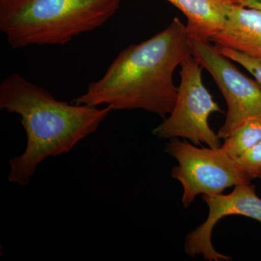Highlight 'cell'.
<instances>
[{
	"label": "cell",
	"mask_w": 261,
	"mask_h": 261,
	"mask_svg": "<svg viewBox=\"0 0 261 261\" xmlns=\"http://www.w3.org/2000/svg\"><path fill=\"white\" fill-rule=\"evenodd\" d=\"M190 37L177 17L162 32L121 51L104 75L72 103L114 111L140 109L163 120L172 112L178 87L173 73L191 53Z\"/></svg>",
	"instance_id": "obj_1"
},
{
	"label": "cell",
	"mask_w": 261,
	"mask_h": 261,
	"mask_svg": "<svg viewBox=\"0 0 261 261\" xmlns=\"http://www.w3.org/2000/svg\"><path fill=\"white\" fill-rule=\"evenodd\" d=\"M0 108L19 115L27 135L25 151L9 161L8 181L20 186L28 185L43 161L70 152L97 132L112 111L58 100L18 73L0 84Z\"/></svg>",
	"instance_id": "obj_2"
},
{
	"label": "cell",
	"mask_w": 261,
	"mask_h": 261,
	"mask_svg": "<svg viewBox=\"0 0 261 261\" xmlns=\"http://www.w3.org/2000/svg\"><path fill=\"white\" fill-rule=\"evenodd\" d=\"M122 0H0V30L13 49L67 44L108 22Z\"/></svg>",
	"instance_id": "obj_3"
},
{
	"label": "cell",
	"mask_w": 261,
	"mask_h": 261,
	"mask_svg": "<svg viewBox=\"0 0 261 261\" xmlns=\"http://www.w3.org/2000/svg\"><path fill=\"white\" fill-rule=\"evenodd\" d=\"M165 152L177 161L171 176L183 187L181 202L187 208L199 195L222 194L228 187L249 185L252 180L236 160L221 148H198L186 140L171 139Z\"/></svg>",
	"instance_id": "obj_4"
},
{
	"label": "cell",
	"mask_w": 261,
	"mask_h": 261,
	"mask_svg": "<svg viewBox=\"0 0 261 261\" xmlns=\"http://www.w3.org/2000/svg\"><path fill=\"white\" fill-rule=\"evenodd\" d=\"M181 82L172 112L152 130L159 139L181 138L194 145L204 143L211 148L221 147V139L209 126L208 118L214 113H222L202 82V67L192 53L181 65Z\"/></svg>",
	"instance_id": "obj_5"
},
{
	"label": "cell",
	"mask_w": 261,
	"mask_h": 261,
	"mask_svg": "<svg viewBox=\"0 0 261 261\" xmlns=\"http://www.w3.org/2000/svg\"><path fill=\"white\" fill-rule=\"evenodd\" d=\"M210 42L190 38V50L210 73L226 99V120L217 134L221 140H225L245 122L261 120V84L244 74Z\"/></svg>",
	"instance_id": "obj_6"
},
{
	"label": "cell",
	"mask_w": 261,
	"mask_h": 261,
	"mask_svg": "<svg viewBox=\"0 0 261 261\" xmlns=\"http://www.w3.org/2000/svg\"><path fill=\"white\" fill-rule=\"evenodd\" d=\"M202 198L208 205V216L203 224L186 237L185 252L192 257L202 254L209 261L230 260L231 257L219 253L213 246L211 235L215 225L231 215L250 218L261 224V198L252 184L237 185L228 195H202Z\"/></svg>",
	"instance_id": "obj_7"
},
{
	"label": "cell",
	"mask_w": 261,
	"mask_h": 261,
	"mask_svg": "<svg viewBox=\"0 0 261 261\" xmlns=\"http://www.w3.org/2000/svg\"><path fill=\"white\" fill-rule=\"evenodd\" d=\"M211 42L261 61V11L234 3L224 28Z\"/></svg>",
	"instance_id": "obj_8"
},
{
	"label": "cell",
	"mask_w": 261,
	"mask_h": 261,
	"mask_svg": "<svg viewBox=\"0 0 261 261\" xmlns=\"http://www.w3.org/2000/svg\"><path fill=\"white\" fill-rule=\"evenodd\" d=\"M185 15L191 39L211 42L224 27L231 0H166Z\"/></svg>",
	"instance_id": "obj_9"
},
{
	"label": "cell",
	"mask_w": 261,
	"mask_h": 261,
	"mask_svg": "<svg viewBox=\"0 0 261 261\" xmlns=\"http://www.w3.org/2000/svg\"><path fill=\"white\" fill-rule=\"evenodd\" d=\"M260 141L261 120L252 119L245 122L232 135L225 139L221 148L230 157L236 160Z\"/></svg>",
	"instance_id": "obj_10"
},
{
	"label": "cell",
	"mask_w": 261,
	"mask_h": 261,
	"mask_svg": "<svg viewBox=\"0 0 261 261\" xmlns=\"http://www.w3.org/2000/svg\"><path fill=\"white\" fill-rule=\"evenodd\" d=\"M215 47L223 56L242 65L261 84V61L231 48L215 45Z\"/></svg>",
	"instance_id": "obj_11"
},
{
	"label": "cell",
	"mask_w": 261,
	"mask_h": 261,
	"mask_svg": "<svg viewBox=\"0 0 261 261\" xmlns=\"http://www.w3.org/2000/svg\"><path fill=\"white\" fill-rule=\"evenodd\" d=\"M236 161L250 179L259 178L261 173V141L245 151Z\"/></svg>",
	"instance_id": "obj_12"
},
{
	"label": "cell",
	"mask_w": 261,
	"mask_h": 261,
	"mask_svg": "<svg viewBox=\"0 0 261 261\" xmlns=\"http://www.w3.org/2000/svg\"><path fill=\"white\" fill-rule=\"evenodd\" d=\"M236 4L261 11V0H240Z\"/></svg>",
	"instance_id": "obj_13"
},
{
	"label": "cell",
	"mask_w": 261,
	"mask_h": 261,
	"mask_svg": "<svg viewBox=\"0 0 261 261\" xmlns=\"http://www.w3.org/2000/svg\"><path fill=\"white\" fill-rule=\"evenodd\" d=\"M231 1H232L233 3H238V2L240 1V0H231Z\"/></svg>",
	"instance_id": "obj_14"
},
{
	"label": "cell",
	"mask_w": 261,
	"mask_h": 261,
	"mask_svg": "<svg viewBox=\"0 0 261 261\" xmlns=\"http://www.w3.org/2000/svg\"><path fill=\"white\" fill-rule=\"evenodd\" d=\"M258 178H260V179L261 180V173H260V176H259Z\"/></svg>",
	"instance_id": "obj_15"
}]
</instances>
